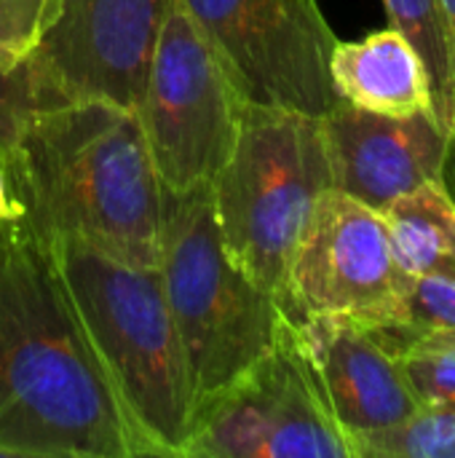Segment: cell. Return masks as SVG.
I'll use <instances>...</instances> for the list:
<instances>
[{
    "label": "cell",
    "mask_w": 455,
    "mask_h": 458,
    "mask_svg": "<svg viewBox=\"0 0 455 458\" xmlns=\"http://www.w3.org/2000/svg\"><path fill=\"white\" fill-rule=\"evenodd\" d=\"M137 456H185L196 397L158 268L75 239L43 242Z\"/></svg>",
    "instance_id": "cell-3"
},
{
    "label": "cell",
    "mask_w": 455,
    "mask_h": 458,
    "mask_svg": "<svg viewBox=\"0 0 455 458\" xmlns=\"http://www.w3.org/2000/svg\"><path fill=\"white\" fill-rule=\"evenodd\" d=\"M290 327L349 443L402 424L421 408L397 357L362 319L314 314Z\"/></svg>",
    "instance_id": "cell-11"
},
{
    "label": "cell",
    "mask_w": 455,
    "mask_h": 458,
    "mask_svg": "<svg viewBox=\"0 0 455 458\" xmlns=\"http://www.w3.org/2000/svg\"><path fill=\"white\" fill-rule=\"evenodd\" d=\"M426 330H455V274L408 276L392 319L373 327L386 346Z\"/></svg>",
    "instance_id": "cell-17"
},
{
    "label": "cell",
    "mask_w": 455,
    "mask_h": 458,
    "mask_svg": "<svg viewBox=\"0 0 455 458\" xmlns=\"http://www.w3.org/2000/svg\"><path fill=\"white\" fill-rule=\"evenodd\" d=\"M440 16H442V27H445V38H448V51H451V70H453V102H455V0H437ZM455 131V115L453 129Z\"/></svg>",
    "instance_id": "cell-22"
},
{
    "label": "cell",
    "mask_w": 455,
    "mask_h": 458,
    "mask_svg": "<svg viewBox=\"0 0 455 458\" xmlns=\"http://www.w3.org/2000/svg\"><path fill=\"white\" fill-rule=\"evenodd\" d=\"M421 405L455 400V330H426L389 344Z\"/></svg>",
    "instance_id": "cell-18"
},
{
    "label": "cell",
    "mask_w": 455,
    "mask_h": 458,
    "mask_svg": "<svg viewBox=\"0 0 455 458\" xmlns=\"http://www.w3.org/2000/svg\"><path fill=\"white\" fill-rule=\"evenodd\" d=\"M381 215L392 255L405 276L455 274V201L442 180L408 191Z\"/></svg>",
    "instance_id": "cell-14"
},
{
    "label": "cell",
    "mask_w": 455,
    "mask_h": 458,
    "mask_svg": "<svg viewBox=\"0 0 455 458\" xmlns=\"http://www.w3.org/2000/svg\"><path fill=\"white\" fill-rule=\"evenodd\" d=\"M182 458H354L290 322L271 352L196 411Z\"/></svg>",
    "instance_id": "cell-8"
},
{
    "label": "cell",
    "mask_w": 455,
    "mask_h": 458,
    "mask_svg": "<svg viewBox=\"0 0 455 458\" xmlns=\"http://www.w3.org/2000/svg\"><path fill=\"white\" fill-rule=\"evenodd\" d=\"M5 169L40 242L75 239L158 266L164 185L134 110L97 99L46 107Z\"/></svg>",
    "instance_id": "cell-2"
},
{
    "label": "cell",
    "mask_w": 455,
    "mask_h": 458,
    "mask_svg": "<svg viewBox=\"0 0 455 458\" xmlns=\"http://www.w3.org/2000/svg\"><path fill=\"white\" fill-rule=\"evenodd\" d=\"M59 0H0V56L24 62L54 21Z\"/></svg>",
    "instance_id": "cell-20"
},
{
    "label": "cell",
    "mask_w": 455,
    "mask_h": 458,
    "mask_svg": "<svg viewBox=\"0 0 455 458\" xmlns=\"http://www.w3.org/2000/svg\"><path fill=\"white\" fill-rule=\"evenodd\" d=\"M64 105L35 75L29 59L11 64L0 56V161L5 164L19 148L29 121L46 110Z\"/></svg>",
    "instance_id": "cell-19"
},
{
    "label": "cell",
    "mask_w": 455,
    "mask_h": 458,
    "mask_svg": "<svg viewBox=\"0 0 455 458\" xmlns=\"http://www.w3.org/2000/svg\"><path fill=\"white\" fill-rule=\"evenodd\" d=\"M442 185L451 193V199L455 201V131L451 134V145H448V156H445V166H442Z\"/></svg>",
    "instance_id": "cell-23"
},
{
    "label": "cell",
    "mask_w": 455,
    "mask_h": 458,
    "mask_svg": "<svg viewBox=\"0 0 455 458\" xmlns=\"http://www.w3.org/2000/svg\"><path fill=\"white\" fill-rule=\"evenodd\" d=\"M244 99L204 32L172 0L137 105V118L166 191L209 185L225 166Z\"/></svg>",
    "instance_id": "cell-6"
},
{
    "label": "cell",
    "mask_w": 455,
    "mask_h": 458,
    "mask_svg": "<svg viewBox=\"0 0 455 458\" xmlns=\"http://www.w3.org/2000/svg\"><path fill=\"white\" fill-rule=\"evenodd\" d=\"M333 188L383 212L442 177L451 134L434 113L383 115L338 99L322 115Z\"/></svg>",
    "instance_id": "cell-12"
},
{
    "label": "cell",
    "mask_w": 455,
    "mask_h": 458,
    "mask_svg": "<svg viewBox=\"0 0 455 458\" xmlns=\"http://www.w3.org/2000/svg\"><path fill=\"white\" fill-rule=\"evenodd\" d=\"M354 458H455V400L421 405L410 419L351 443Z\"/></svg>",
    "instance_id": "cell-16"
},
{
    "label": "cell",
    "mask_w": 455,
    "mask_h": 458,
    "mask_svg": "<svg viewBox=\"0 0 455 458\" xmlns=\"http://www.w3.org/2000/svg\"><path fill=\"white\" fill-rule=\"evenodd\" d=\"M0 220H24V209L13 193V185L3 161H0Z\"/></svg>",
    "instance_id": "cell-21"
},
{
    "label": "cell",
    "mask_w": 455,
    "mask_h": 458,
    "mask_svg": "<svg viewBox=\"0 0 455 458\" xmlns=\"http://www.w3.org/2000/svg\"><path fill=\"white\" fill-rule=\"evenodd\" d=\"M156 268L198 411L271 352L290 319L228 255L209 185L164 188Z\"/></svg>",
    "instance_id": "cell-4"
},
{
    "label": "cell",
    "mask_w": 455,
    "mask_h": 458,
    "mask_svg": "<svg viewBox=\"0 0 455 458\" xmlns=\"http://www.w3.org/2000/svg\"><path fill=\"white\" fill-rule=\"evenodd\" d=\"M330 81L338 99L383 115L434 113L432 81L413 43L394 27L362 40H335Z\"/></svg>",
    "instance_id": "cell-13"
},
{
    "label": "cell",
    "mask_w": 455,
    "mask_h": 458,
    "mask_svg": "<svg viewBox=\"0 0 455 458\" xmlns=\"http://www.w3.org/2000/svg\"><path fill=\"white\" fill-rule=\"evenodd\" d=\"M405 282L383 215L330 188L292 252L279 309L290 322L346 314L378 327L392 319Z\"/></svg>",
    "instance_id": "cell-9"
},
{
    "label": "cell",
    "mask_w": 455,
    "mask_h": 458,
    "mask_svg": "<svg viewBox=\"0 0 455 458\" xmlns=\"http://www.w3.org/2000/svg\"><path fill=\"white\" fill-rule=\"evenodd\" d=\"M209 188L228 255L279 303L292 252L333 188L322 115L247 102L236 145Z\"/></svg>",
    "instance_id": "cell-5"
},
{
    "label": "cell",
    "mask_w": 455,
    "mask_h": 458,
    "mask_svg": "<svg viewBox=\"0 0 455 458\" xmlns=\"http://www.w3.org/2000/svg\"><path fill=\"white\" fill-rule=\"evenodd\" d=\"M172 0H59L27 56L62 102L97 99L137 110Z\"/></svg>",
    "instance_id": "cell-10"
},
{
    "label": "cell",
    "mask_w": 455,
    "mask_h": 458,
    "mask_svg": "<svg viewBox=\"0 0 455 458\" xmlns=\"http://www.w3.org/2000/svg\"><path fill=\"white\" fill-rule=\"evenodd\" d=\"M0 456L137 458L48 247L0 220Z\"/></svg>",
    "instance_id": "cell-1"
},
{
    "label": "cell",
    "mask_w": 455,
    "mask_h": 458,
    "mask_svg": "<svg viewBox=\"0 0 455 458\" xmlns=\"http://www.w3.org/2000/svg\"><path fill=\"white\" fill-rule=\"evenodd\" d=\"M389 27L400 30L424 59L434 94V115L451 134L453 129V70L437 0H383Z\"/></svg>",
    "instance_id": "cell-15"
},
{
    "label": "cell",
    "mask_w": 455,
    "mask_h": 458,
    "mask_svg": "<svg viewBox=\"0 0 455 458\" xmlns=\"http://www.w3.org/2000/svg\"><path fill=\"white\" fill-rule=\"evenodd\" d=\"M249 105L324 115L335 32L316 0H180Z\"/></svg>",
    "instance_id": "cell-7"
}]
</instances>
